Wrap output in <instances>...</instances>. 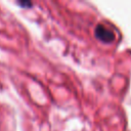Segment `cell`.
I'll use <instances>...</instances> for the list:
<instances>
[{
    "instance_id": "obj_1",
    "label": "cell",
    "mask_w": 131,
    "mask_h": 131,
    "mask_svg": "<svg viewBox=\"0 0 131 131\" xmlns=\"http://www.w3.org/2000/svg\"><path fill=\"white\" fill-rule=\"evenodd\" d=\"M95 36L97 39H99L103 42H106V43L112 42L115 39L114 32L104 25H98L95 28Z\"/></svg>"
}]
</instances>
